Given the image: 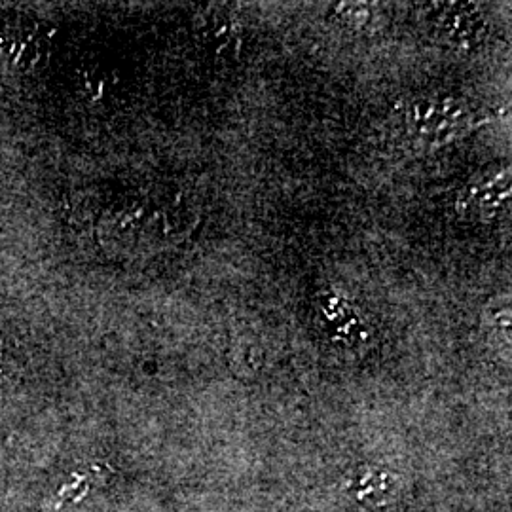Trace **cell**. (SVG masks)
I'll use <instances>...</instances> for the list:
<instances>
[{
  "instance_id": "1",
  "label": "cell",
  "mask_w": 512,
  "mask_h": 512,
  "mask_svg": "<svg viewBox=\"0 0 512 512\" xmlns=\"http://www.w3.org/2000/svg\"><path fill=\"white\" fill-rule=\"evenodd\" d=\"M471 109L446 93H425L403 107L401 128L404 137L421 150L450 145L471 126Z\"/></svg>"
},
{
  "instance_id": "2",
  "label": "cell",
  "mask_w": 512,
  "mask_h": 512,
  "mask_svg": "<svg viewBox=\"0 0 512 512\" xmlns=\"http://www.w3.org/2000/svg\"><path fill=\"white\" fill-rule=\"evenodd\" d=\"M511 188L509 169L480 175L459 192L456 209L463 219L494 222L511 202Z\"/></svg>"
},
{
  "instance_id": "3",
  "label": "cell",
  "mask_w": 512,
  "mask_h": 512,
  "mask_svg": "<svg viewBox=\"0 0 512 512\" xmlns=\"http://www.w3.org/2000/svg\"><path fill=\"white\" fill-rule=\"evenodd\" d=\"M431 23L440 37L459 48H473L484 33V21L471 4H435L431 10Z\"/></svg>"
}]
</instances>
